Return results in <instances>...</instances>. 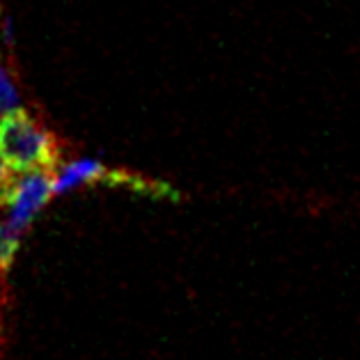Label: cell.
I'll use <instances>...</instances> for the list:
<instances>
[{"label":"cell","mask_w":360,"mask_h":360,"mask_svg":"<svg viewBox=\"0 0 360 360\" xmlns=\"http://www.w3.org/2000/svg\"><path fill=\"white\" fill-rule=\"evenodd\" d=\"M0 154L12 170H56L60 161V147L53 131L21 108L7 112L0 124Z\"/></svg>","instance_id":"1"},{"label":"cell","mask_w":360,"mask_h":360,"mask_svg":"<svg viewBox=\"0 0 360 360\" xmlns=\"http://www.w3.org/2000/svg\"><path fill=\"white\" fill-rule=\"evenodd\" d=\"M56 170L34 168V170H14L12 179L0 193L3 205L7 207V223L14 230L23 232L44 205L56 195L53 193Z\"/></svg>","instance_id":"2"},{"label":"cell","mask_w":360,"mask_h":360,"mask_svg":"<svg viewBox=\"0 0 360 360\" xmlns=\"http://www.w3.org/2000/svg\"><path fill=\"white\" fill-rule=\"evenodd\" d=\"M99 181H108V184H131L140 191H149V188H161L159 184H152L147 179L140 177H131L120 170H108L106 165L94 161V159H78L63 165V168H56V181H53V193L74 191L78 186H85V184H99Z\"/></svg>","instance_id":"3"},{"label":"cell","mask_w":360,"mask_h":360,"mask_svg":"<svg viewBox=\"0 0 360 360\" xmlns=\"http://www.w3.org/2000/svg\"><path fill=\"white\" fill-rule=\"evenodd\" d=\"M19 241H21V232L14 230V227L7 223V218H3V221H0V276L3 278L14 262V255L19 250Z\"/></svg>","instance_id":"4"},{"label":"cell","mask_w":360,"mask_h":360,"mask_svg":"<svg viewBox=\"0 0 360 360\" xmlns=\"http://www.w3.org/2000/svg\"><path fill=\"white\" fill-rule=\"evenodd\" d=\"M16 108H19V92H16L7 69L0 65V112L7 115V112H12Z\"/></svg>","instance_id":"5"},{"label":"cell","mask_w":360,"mask_h":360,"mask_svg":"<svg viewBox=\"0 0 360 360\" xmlns=\"http://www.w3.org/2000/svg\"><path fill=\"white\" fill-rule=\"evenodd\" d=\"M12 174H14V170L7 165V161L3 159V154H0V193H3V188L7 186V181L12 179Z\"/></svg>","instance_id":"6"},{"label":"cell","mask_w":360,"mask_h":360,"mask_svg":"<svg viewBox=\"0 0 360 360\" xmlns=\"http://www.w3.org/2000/svg\"><path fill=\"white\" fill-rule=\"evenodd\" d=\"M3 120H5V112H0V124H3Z\"/></svg>","instance_id":"7"},{"label":"cell","mask_w":360,"mask_h":360,"mask_svg":"<svg viewBox=\"0 0 360 360\" xmlns=\"http://www.w3.org/2000/svg\"><path fill=\"white\" fill-rule=\"evenodd\" d=\"M3 207H5V205H3V198H0V209H3Z\"/></svg>","instance_id":"8"},{"label":"cell","mask_w":360,"mask_h":360,"mask_svg":"<svg viewBox=\"0 0 360 360\" xmlns=\"http://www.w3.org/2000/svg\"><path fill=\"white\" fill-rule=\"evenodd\" d=\"M0 280H3V276H0Z\"/></svg>","instance_id":"9"}]
</instances>
